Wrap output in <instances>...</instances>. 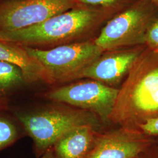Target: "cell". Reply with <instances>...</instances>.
I'll use <instances>...</instances> for the list:
<instances>
[{"label":"cell","mask_w":158,"mask_h":158,"mask_svg":"<svg viewBox=\"0 0 158 158\" xmlns=\"http://www.w3.org/2000/svg\"><path fill=\"white\" fill-rule=\"evenodd\" d=\"M113 14L84 6L73 8L40 24L0 32V40L40 49L94 40Z\"/></svg>","instance_id":"1"},{"label":"cell","mask_w":158,"mask_h":158,"mask_svg":"<svg viewBox=\"0 0 158 158\" xmlns=\"http://www.w3.org/2000/svg\"><path fill=\"white\" fill-rule=\"evenodd\" d=\"M158 118V51L146 48L119 89L110 122L138 130Z\"/></svg>","instance_id":"2"},{"label":"cell","mask_w":158,"mask_h":158,"mask_svg":"<svg viewBox=\"0 0 158 158\" xmlns=\"http://www.w3.org/2000/svg\"><path fill=\"white\" fill-rule=\"evenodd\" d=\"M57 104L31 113L16 114L23 129L33 141L34 152L38 158L70 131L85 125L99 129L104 124L97 115L90 111Z\"/></svg>","instance_id":"3"},{"label":"cell","mask_w":158,"mask_h":158,"mask_svg":"<svg viewBox=\"0 0 158 158\" xmlns=\"http://www.w3.org/2000/svg\"><path fill=\"white\" fill-rule=\"evenodd\" d=\"M158 18V6L151 0H139L111 18L94 42L104 51L145 45L147 31Z\"/></svg>","instance_id":"4"},{"label":"cell","mask_w":158,"mask_h":158,"mask_svg":"<svg viewBox=\"0 0 158 158\" xmlns=\"http://www.w3.org/2000/svg\"><path fill=\"white\" fill-rule=\"evenodd\" d=\"M49 74L53 85L81 79L83 72L103 52L94 40L59 46L49 49L23 46Z\"/></svg>","instance_id":"5"},{"label":"cell","mask_w":158,"mask_h":158,"mask_svg":"<svg viewBox=\"0 0 158 158\" xmlns=\"http://www.w3.org/2000/svg\"><path fill=\"white\" fill-rule=\"evenodd\" d=\"M119 89L93 79H85L47 92L46 98L97 115L103 123L110 122Z\"/></svg>","instance_id":"6"},{"label":"cell","mask_w":158,"mask_h":158,"mask_svg":"<svg viewBox=\"0 0 158 158\" xmlns=\"http://www.w3.org/2000/svg\"><path fill=\"white\" fill-rule=\"evenodd\" d=\"M77 5V0H7L0 2V32L28 28Z\"/></svg>","instance_id":"7"},{"label":"cell","mask_w":158,"mask_h":158,"mask_svg":"<svg viewBox=\"0 0 158 158\" xmlns=\"http://www.w3.org/2000/svg\"><path fill=\"white\" fill-rule=\"evenodd\" d=\"M155 143V138L139 130L119 127L98 132L93 146L85 158H136Z\"/></svg>","instance_id":"8"},{"label":"cell","mask_w":158,"mask_h":158,"mask_svg":"<svg viewBox=\"0 0 158 158\" xmlns=\"http://www.w3.org/2000/svg\"><path fill=\"white\" fill-rule=\"evenodd\" d=\"M145 45L104 51L83 72L81 79H90L115 87L122 84Z\"/></svg>","instance_id":"9"},{"label":"cell","mask_w":158,"mask_h":158,"mask_svg":"<svg viewBox=\"0 0 158 158\" xmlns=\"http://www.w3.org/2000/svg\"><path fill=\"white\" fill-rule=\"evenodd\" d=\"M0 61L11 63L19 68L27 84L44 83L53 85L45 68L22 46L0 40Z\"/></svg>","instance_id":"10"},{"label":"cell","mask_w":158,"mask_h":158,"mask_svg":"<svg viewBox=\"0 0 158 158\" xmlns=\"http://www.w3.org/2000/svg\"><path fill=\"white\" fill-rule=\"evenodd\" d=\"M98 130L85 125L66 134L52 147L56 158H85L93 146Z\"/></svg>","instance_id":"11"},{"label":"cell","mask_w":158,"mask_h":158,"mask_svg":"<svg viewBox=\"0 0 158 158\" xmlns=\"http://www.w3.org/2000/svg\"><path fill=\"white\" fill-rule=\"evenodd\" d=\"M25 84L27 83L19 68L0 61V98H7L13 91Z\"/></svg>","instance_id":"12"},{"label":"cell","mask_w":158,"mask_h":158,"mask_svg":"<svg viewBox=\"0 0 158 158\" xmlns=\"http://www.w3.org/2000/svg\"><path fill=\"white\" fill-rule=\"evenodd\" d=\"M7 98H0V151L19 139L20 132L17 125L6 113Z\"/></svg>","instance_id":"13"},{"label":"cell","mask_w":158,"mask_h":158,"mask_svg":"<svg viewBox=\"0 0 158 158\" xmlns=\"http://www.w3.org/2000/svg\"><path fill=\"white\" fill-rule=\"evenodd\" d=\"M139 0H77V5L116 15Z\"/></svg>","instance_id":"14"},{"label":"cell","mask_w":158,"mask_h":158,"mask_svg":"<svg viewBox=\"0 0 158 158\" xmlns=\"http://www.w3.org/2000/svg\"><path fill=\"white\" fill-rule=\"evenodd\" d=\"M145 45L151 49L158 51V18L147 31L145 38Z\"/></svg>","instance_id":"15"},{"label":"cell","mask_w":158,"mask_h":158,"mask_svg":"<svg viewBox=\"0 0 158 158\" xmlns=\"http://www.w3.org/2000/svg\"><path fill=\"white\" fill-rule=\"evenodd\" d=\"M138 130L150 137L158 136V118L148 120L139 127Z\"/></svg>","instance_id":"16"},{"label":"cell","mask_w":158,"mask_h":158,"mask_svg":"<svg viewBox=\"0 0 158 158\" xmlns=\"http://www.w3.org/2000/svg\"><path fill=\"white\" fill-rule=\"evenodd\" d=\"M136 158H158V146L155 143Z\"/></svg>","instance_id":"17"},{"label":"cell","mask_w":158,"mask_h":158,"mask_svg":"<svg viewBox=\"0 0 158 158\" xmlns=\"http://www.w3.org/2000/svg\"><path fill=\"white\" fill-rule=\"evenodd\" d=\"M40 158H57L53 148L52 147L50 149H49L42 156H40Z\"/></svg>","instance_id":"18"},{"label":"cell","mask_w":158,"mask_h":158,"mask_svg":"<svg viewBox=\"0 0 158 158\" xmlns=\"http://www.w3.org/2000/svg\"><path fill=\"white\" fill-rule=\"evenodd\" d=\"M151 1H152L154 4H155L158 6V0H151Z\"/></svg>","instance_id":"19"},{"label":"cell","mask_w":158,"mask_h":158,"mask_svg":"<svg viewBox=\"0 0 158 158\" xmlns=\"http://www.w3.org/2000/svg\"><path fill=\"white\" fill-rule=\"evenodd\" d=\"M155 143L158 146V136L157 137H155Z\"/></svg>","instance_id":"20"},{"label":"cell","mask_w":158,"mask_h":158,"mask_svg":"<svg viewBox=\"0 0 158 158\" xmlns=\"http://www.w3.org/2000/svg\"><path fill=\"white\" fill-rule=\"evenodd\" d=\"M7 1V0H0V2H2V1Z\"/></svg>","instance_id":"21"}]
</instances>
